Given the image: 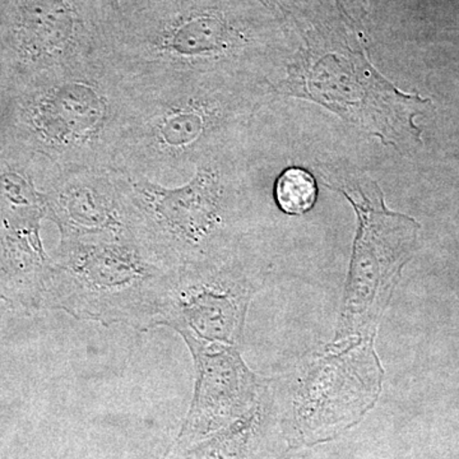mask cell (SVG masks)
<instances>
[{"label": "cell", "instance_id": "1", "mask_svg": "<svg viewBox=\"0 0 459 459\" xmlns=\"http://www.w3.org/2000/svg\"><path fill=\"white\" fill-rule=\"evenodd\" d=\"M280 92L316 102L397 150L421 143L415 119L434 108L430 99L385 80L349 33L331 26L305 31L304 49Z\"/></svg>", "mask_w": 459, "mask_h": 459}, {"label": "cell", "instance_id": "2", "mask_svg": "<svg viewBox=\"0 0 459 459\" xmlns=\"http://www.w3.org/2000/svg\"><path fill=\"white\" fill-rule=\"evenodd\" d=\"M171 280V271L148 261L126 238H69L50 267L41 304L107 327L146 331L161 325Z\"/></svg>", "mask_w": 459, "mask_h": 459}, {"label": "cell", "instance_id": "3", "mask_svg": "<svg viewBox=\"0 0 459 459\" xmlns=\"http://www.w3.org/2000/svg\"><path fill=\"white\" fill-rule=\"evenodd\" d=\"M320 177L328 188L337 190L351 202L360 221L353 249V282H385L409 256L419 223L386 210L382 190L364 172L322 171Z\"/></svg>", "mask_w": 459, "mask_h": 459}, {"label": "cell", "instance_id": "4", "mask_svg": "<svg viewBox=\"0 0 459 459\" xmlns=\"http://www.w3.org/2000/svg\"><path fill=\"white\" fill-rule=\"evenodd\" d=\"M141 192L153 221L180 249L201 247L220 221L221 186L212 171H199L183 188L147 186Z\"/></svg>", "mask_w": 459, "mask_h": 459}, {"label": "cell", "instance_id": "5", "mask_svg": "<svg viewBox=\"0 0 459 459\" xmlns=\"http://www.w3.org/2000/svg\"><path fill=\"white\" fill-rule=\"evenodd\" d=\"M235 41V33L219 13L204 12L183 18L166 38L170 49L183 56H202L223 51Z\"/></svg>", "mask_w": 459, "mask_h": 459}, {"label": "cell", "instance_id": "6", "mask_svg": "<svg viewBox=\"0 0 459 459\" xmlns=\"http://www.w3.org/2000/svg\"><path fill=\"white\" fill-rule=\"evenodd\" d=\"M274 198L283 212L304 214L316 205L318 186L309 171L294 166L280 175L274 186Z\"/></svg>", "mask_w": 459, "mask_h": 459}, {"label": "cell", "instance_id": "7", "mask_svg": "<svg viewBox=\"0 0 459 459\" xmlns=\"http://www.w3.org/2000/svg\"><path fill=\"white\" fill-rule=\"evenodd\" d=\"M204 120L197 114H181L171 117L164 128L165 137L171 143H186L201 133Z\"/></svg>", "mask_w": 459, "mask_h": 459}, {"label": "cell", "instance_id": "8", "mask_svg": "<svg viewBox=\"0 0 459 459\" xmlns=\"http://www.w3.org/2000/svg\"><path fill=\"white\" fill-rule=\"evenodd\" d=\"M338 12L346 21V25L355 32L364 30L365 20L369 16L368 0H336Z\"/></svg>", "mask_w": 459, "mask_h": 459}, {"label": "cell", "instance_id": "9", "mask_svg": "<svg viewBox=\"0 0 459 459\" xmlns=\"http://www.w3.org/2000/svg\"><path fill=\"white\" fill-rule=\"evenodd\" d=\"M265 7L274 9L279 5V0H259Z\"/></svg>", "mask_w": 459, "mask_h": 459}]
</instances>
